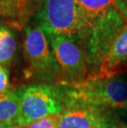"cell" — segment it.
I'll return each instance as SVG.
<instances>
[{"label":"cell","mask_w":127,"mask_h":128,"mask_svg":"<svg viewBox=\"0 0 127 128\" xmlns=\"http://www.w3.org/2000/svg\"><path fill=\"white\" fill-rule=\"evenodd\" d=\"M9 87V74L3 65L0 64V92L7 91Z\"/></svg>","instance_id":"obj_13"},{"label":"cell","mask_w":127,"mask_h":128,"mask_svg":"<svg viewBox=\"0 0 127 128\" xmlns=\"http://www.w3.org/2000/svg\"><path fill=\"white\" fill-rule=\"evenodd\" d=\"M39 18L46 35L72 37L84 46L88 28L78 0H45Z\"/></svg>","instance_id":"obj_3"},{"label":"cell","mask_w":127,"mask_h":128,"mask_svg":"<svg viewBox=\"0 0 127 128\" xmlns=\"http://www.w3.org/2000/svg\"><path fill=\"white\" fill-rule=\"evenodd\" d=\"M59 115H51L32 122L26 128H59Z\"/></svg>","instance_id":"obj_12"},{"label":"cell","mask_w":127,"mask_h":128,"mask_svg":"<svg viewBox=\"0 0 127 128\" xmlns=\"http://www.w3.org/2000/svg\"><path fill=\"white\" fill-rule=\"evenodd\" d=\"M107 112L90 106H67L59 114V128H110L113 120Z\"/></svg>","instance_id":"obj_7"},{"label":"cell","mask_w":127,"mask_h":128,"mask_svg":"<svg viewBox=\"0 0 127 128\" xmlns=\"http://www.w3.org/2000/svg\"><path fill=\"white\" fill-rule=\"evenodd\" d=\"M110 128H127V125L122 123V122H118L113 121Z\"/></svg>","instance_id":"obj_15"},{"label":"cell","mask_w":127,"mask_h":128,"mask_svg":"<svg viewBox=\"0 0 127 128\" xmlns=\"http://www.w3.org/2000/svg\"><path fill=\"white\" fill-rule=\"evenodd\" d=\"M60 74L69 84H78L88 78V63L81 43L63 35H46Z\"/></svg>","instance_id":"obj_5"},{"label":"cell","mask_w":127,"mask_h":128,"mask_svg":"<svg viewBox=\"0 0 127 128\" xmlns=\"http://www.w3.org/2000/svg\"><path fill=\"white\" fill-rule=\"evenodd\" d=\"M16 50L17 42L12 31L5 26H0V64H8Z\"/></svg>","instance_id":"obj_10"},{"label":"cell","mask_w":127,"mask_h":128,"mask_svg":"<svg viewBox=\"0 0 127 128\" xmlns=\"http://www.w3.org/2000/svg\"><path fill=\"white\" fill-rule=\"evenodd\" d=\"M20 113L16 125L26 127L32 122L51 115H59L64 109V102L59 88L45 84L18 88Z\"/></svg>","instance_id":"obj_4"},{"label":"cell","mask_w":127,"mask_h":128,"mask_svg":"<svg viewBox=\"0 0 127 128\" xmlns=\"http://www.w3.org/2000/svg\"><path fill=\"white\" fill-rule=\"evenodd\" d=\"M30 0H0V14L13 15L20 12Z\"/></svg>","instance_id":"obj_11"},{"label":"cell","mask_w":127,"mask_h":128,"mask_svg":"<svg viewBox=\"0 0 127 128\" xmlns=\"http://www.w3.org/2000/svg\"><path fill=\"white\" fill-rule=\"evenodd\" d=\"M64 108L90 106L106 111L127 112V81L121 77L98 76L59 88Z\"/></svg>","instance_id":"obj_2"},{"label":"cell","mask_w":127,"mask_h":128,"mask_svg":"<svg viewBox=\"0 0 127 128\" xmlns=\"http://www.w3.org/2000/svg\"><path fill=\"white\" fill-rule=\"evenodd\" d=\"M24 51L32 70L41 78L51 80L60 74L49 39L40 25L26 28Z\"/></svg>","instance_id":"obj_6"},{"label":"cell","mask_w":127,"mask_h":128,"mask_svg":"<svg viewBox=\"0 0 127 128\" xmlns=\"http://www.w3.org/2000/svg\"><path fill=\"white\" fill-rule=\"evenodd\" d=\"M0 128H24L18 125H16L12 122H5V123H0Z\"/></svg>","instance_id":"obj_14"},{"label":"cell","mask_w":127,"mask_h":128,"mask_svg":"<svg viewBox=\"0 0 127 128\" xmlns=\"http://www.w3.org/2000/svg\"><path fill=\"white\" fill-rule=\"evenodd\" d=\"M127 63V23L112 40L104 52L99 66L102 76L112 74L121 65Z\"/></svg>","instance_id":"obj_8"},{"label":"cell","mask_w":127,"mask_h":128,"mask_svg":"<svg viewBox=\"0 0 127 128\" xmlns=\"http://www.w3.org/2000/svg\"><path fill=\"white\" fill-rule=\"evenodd\" d=\"M20 113V97L18 89L0 92V123L16 124Z\"/></svg>","instance_id":"obj_9"},{"label":"cell","mask_w":127,"mask_h":128,"mask_svg":"<svg viewBox=\"0 0 127 128\" xmlns=\"http://www.w3.org/2000/svg\"><path fill=\"white\" fill-rule=\"evenodd\" d=\"M88 28L84 50L89 66L99 69L112 40L127 23L118 0H78Z\"/></svg>","instance_id":"obj_1"}]
</instances>
